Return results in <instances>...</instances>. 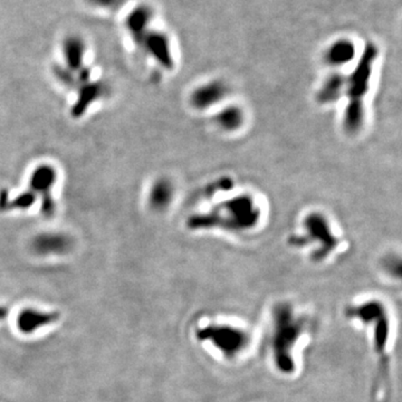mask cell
Returning a JSON list of instances; mask_svg holds the SVG:
<instances>
[{
    "mask_svg": "<svg viewBox=\"0 0 402 402\" xmlns=\"http://www.w3.org/2000/svg\"><path fill=\"white\" fill-rule=\"evenodd\" d=\"M312 321L294 304L281 302L272 310L269 351L274 367L281 374L293 375L298 370V353L305 346Z\"/></svg>",
    "mask_w": 402,
    "mask_h": 402,
    "instance_id": "6da1fadb",
    "label": "cell"
},
{
    "mask_svg": "<svg viewBox=\"0 0 402 402\" xmlns=\"http://www.w3.org/2000/svg\"><path fill=\"white\" fill-rule=\"evenodd\" d=\"M346 319L359 322L365 329H371L370 338L373 353L377 359V378L374 381V396L381 397V392L389 386L390 355L389 344L391 339V317L386 305L378 300H367L361 303L350 304L344 310Z\"/></svg>",
    "mask_w": 402,
    "mask_h": 402,
    "instance_id": "7a4b0ae2",
    "label": "cell"
},
{
    "mask_svg": "<svg viewBox=\"0 0 402 402\" xmlns=\"http://www.w3.org/2000/svg\"><path fill=\"white\" fill-rule=\"evenodd\" d=\"M195 333L199 343L229 363L240 361L252 346V332L238 322L207 319Z\"/></svg>",
    "mask_w": 402,
    "mask_h": 402,
    "instance_id": "3957f363",
    "label": "cell"
},
{
    "mask_svg": "<svg viewBox=\"0 0 402 402\" xmlns=\"http://www.w3.org/2000/svg\"><path fill=\"white\" fill-rule=\"evenodd\" d=\"M379 49L373 43H367L361 53L357 66L346 80L348 102L344 112L343 124L346 131L357 133L365 122L363 97L367 94L372 76L373 66L378 59Z\"/></svg>",
    "mask_w": 402,
    "mask_h": 402,
    "instance_id": "277c9868",
    "label": "cell"
},
{
    "mask_svg": "<svg viewBox=\"0 0 402 402\" xmlns=\"http://www.w3.org/2000/svg\"><path fill=\"white\" fill-rule=\"evenodd\" d=\"M258 219L260 210L255 206L252 199L248 196H238L227 201L221 208L212 214L193 218L190 225L196 229L224 227L233 231H245L254 227Z\"/></svg>",
    "mask_w": 402,
    "mask_h": 402,
    "instance_id": "5b68a950",
    "label": "cell"
},
{
    "mask_svg": "<svg viewBox=\"0 0 402 402\" xmlns=\"http://www.w3.org/2000/svg\"><path fill=\"white\" fill-rule=\"evenodd\" d=\"M305 227L308 231V236H294L291 239V243L294 246L303 247L307 246L308 240H317L319 246L312 254V258L317 262H321L333 252V250L338 245V239L333 236L330 225L322 214H310L305 219Z\"/></svg>",
    "mask_w": 402,
    "mask_h": 402,
    "instance_id": "8992f818",
    "label": "cell"
},
{
    "mask_svg": "<svg viewBox=\"0 0 402 402\" xmlns=\"http://www.w3.org/2000/svg\"><path fill=\"white\" fill-rule=\"evenodd\" d=\"M140 42L145 43L147 51H150L151 55L159 61L160 64L166 67H171L173 65L170 40L166 34L150 30Z\"/></svg>",
    "mask_w": 402,
    "mask_h": 402,
    "instance_id": "52a82bcc",
    "label": "cell"
},
{
    "mask_svg": "<svg viewBox=\"0 0 402 402\" xmlns=\"http://www.w3.org/2000/svg\"><path fill=\"white\" fill-rule=\"evenodd\" d=\"M227 87L223 82L212 80L209 83L199 86L191 95V103L198 110L209 109L212 105L218 103L226 97Z\"/></svg>",
    "mask_w": 402,
    "mask_h": 402,
    "instance_id": "ba28073f",
    "label": "cell"
},
{
    "mask_svg": "<svg viewBox=\"0 0 402 402\" xmlns=\"http://www.w3.org/2000/svg\"><path fill=\"white\" fill-rule=\"evenodd\" d=\"M357 57V46L348 38L334 40L325 51V62L331 66L340 67L353 62Z\"/></svg>",
    "mask_w": 402,
    "mask_h": 402,
    "instance_id": "9c48e42d",
    "label": "cell"
},
{
    "mask_svg": "<svg viewBox=\"0 0 402 402\" xmlns=\"http://www.w3.org/2000/svg\"><path fill=\"white\" fill-rule=\"evenodd\" d=\"M57 312H40L36 310H24L17 319V325L20 332L30 334L40 327L51 324L59 319Z\"/></svg>",
    "mask_w": 402,
    "mask_h": 402,
    "instance_id": "30bf717a",
    "label": "cell"
},
{
    "mask_svg": "<svg viewBox=\"0 0 402 402\" xmlns=\"http://www.w3.org/2000/svg\"><path fill=\"white\" fill-rule=\"evenodd\" d=\"M153 18L154 13L150 6L140 5L126 17V27L133 37L141 40V38L150 30Z\"/></svg>",
    "mask_w": 402,
    "mask_h": 402,
    "instance_id": "8fae6325",
    "label": "cell"
},
{
    "mask_svg": "<svg viewBox=\"0 0 402 402\" xmlns=\"http://www.w3.org/2000/svg\"><path fill=\"white\" fill-rule=\"evenodd\" d=\"M344 89H346V78L340 74H333L329 76L324 84L322 85L317 94V101L321 104L335 102L338 101L341 94L343 93Z\"/></svg>",
    "mask_w": 402,
    "mask_h": 402,
    "instance_id": "7c38bea8",
    "label": "cell"
},
{
    "mask_svg": "<svg viewBox=\"0 0 402 402\" xmlns=\"http://www.w3.org/2000/svg\"><path fill=\"white\" fill-rule=\"evenodd\" d=\"M244 112L238 106H227L218 113L216 122L225 131H236L244 123Z\"/></svg>",
    "mask_w": 402,
    "mask_h": 402,
    "instance_id": "4fadbf2b",
    "label": "cell"
},
{
    "mask_svg": "<svg viewBox=\"0 0 402 402\" xmlns=\"http://www.w3.org/2000/svg\"><path fill=\"white\" fill-rule=\"evenodd\" d=\"M86 1L94 8H99L101 11H116L123 5L126 0H86Z\"/></svg>",
    "mask_w": 402,
    "mask_h": 402,
    "instance_id": "5bb4252c",
    "label": "cell"
},
{
    "mask_svg": "<svg viewBox=\"0 0 402 402\" xmlns=\"http://www.w3.org/2000/svg\"><path fill=\"white\" fill-rule=\"evenodd\" d=\"M7 308L4 307V306H0V319H5L7 317Z\"/></svg>",
    "mask_w": 402,
    "mask_h": 402,
    "instance_id": "9a60e30c",
    "label": "cell"
}]
</instances>
